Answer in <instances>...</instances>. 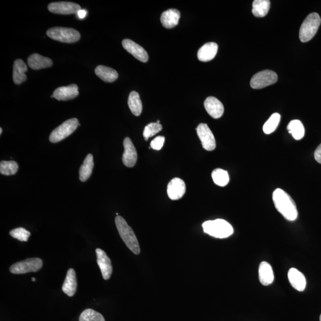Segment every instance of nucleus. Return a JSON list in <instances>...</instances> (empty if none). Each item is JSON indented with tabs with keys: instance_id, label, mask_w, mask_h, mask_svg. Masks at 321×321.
Masks as SVG:
<instances>
[{
	"instance_id": "9",
	"label": "nucleus",
	"mask_w": 321,
	"mask_h": 321,
	"mask_svg": "<svg viewBox=\"0 0 321 321\" xmlns=\"http://www.w3.org/2000/svg\"><path fill=\"white\" fill-rule=\"evenodd\" d=\"M199 138L201 141L202 147L205 150L211 151L216 149V142L214 134L207 124L201 123L196 128Z\"/></svg>"
},
{
	"instance_id": "2",
	"label": "nucleus",
	"mask_w": 321,
	"mask_h": 321,
	"mask_svg": "<svg viewBox=\"0 0 321 321\" xmlns=\"http://www.w3.org/2000/svg\"><path fill=\"white\" fill-rule=\"evenodd\" d=\"M115 223L118 233L127 248L134 254L139 255L140 252L139 244L132 229L121 216H118L115 217Z\"/></svg>"
},
{
	"instance_id": "11",
	"label": "nucleus",
	"mask_w": 321,
	"mask_h": 321,
	"mask_svg": "<svg viewBox=\"0 0 321 321\" xmlns=\"http://www.w3.org/2000/svg\"><path fill=\"white\" fill-rule=\"evenodd\" d=\"M122 46L127 52L129 53L140 62L145 63L148 61L149 56L145 50L134 41L125 39L122 41Z\"/></svg>"
},
{
	"instance_id": "21",
	"label": "nucleus",
	"mask_w": 321,
	"mask_h": 321,
	"mask_svg": "<svg viewBox=\"0 0 321 321\" xmlns=\"http://www.w3.org/2000/svg\"><path fill=\"white\" fill-rule=\"evenodd\" d=\"M77 278L75 271L70 268L67 271L65 280H64L62 290L67 296L72 297L77 290Z\"/></svg>"
},
{
	"instance_id": "41",
	"label": "nucleus",
	"mask_w": 321,
	"mask_h": 321,
	"mask_svg": "<svg viewBox=\"0 0 321 321\" xmlns=\"http://www.w3.org/2000/svg\"><path fill=\"white\" fill-rule=\"evenodd\" d=\"M320 321H321V314L320 315Z\"/></svg>"
},
{
	"instance_id": "15",
	"label": "nucleus",
	"mask_w": 321,
	"mask_h": 321,
	"mask_svg": "<svg viewBox=\"0 0 321 321\" xmlns=\"http://www.w3.org/2000/svg\"><path fill=\"white\" fill-rule=\"evenodd\" d=\"M204 107L209 115L216 119L220 118L224 114V108L222 102L214 96H210L205 99Z\"/></svg>"
},
{
	"instance_id": "19",
	"label": "nucleus",
	"mask_w": 321,
	"mask_h": 321,
	"mask_svg": "<svg viewBox=\"0 0 321 321\" xmlns=\"http://www.w3.org/2000/svg\"><path fill=\"white\" fill-rule=\"evenodd\" d=\"M218 45L216 43H208L204 45L198 52V60L207 62L213 60L218 52Z\"/></svg>"
},
{
	"instance_id": "14",
	"label": "nucleus",
	"mask_w": 321,
	"mask_h": 321,
	"mask_svg": "<svg viewBox=\"0 0 321 321\" xmlns=\"http://www.w3.org/2000/svg\"><path fill=\"white\" fill-rule=\"evenodd\" d=\"M186 185L183 180L174 178L169 182L168 186V194L172 200H179L185 194Z\"/></svg>"
},
{
	"instance_id": "7",
	"label": "nucleus",
	"mask_w": 321,
	"mask_h": 321,
	"mask_svg": "<svg viewBox=\"0 0 321 321\" xmlns=\"http://www.w3.org/2000/svg\"><path fill=\"white\" fill-rule=\"evenodd\" d=\"M43 262L39 258H29L12 265L10 271L14 274L37 272L43 267Z\"/></svg>"
},
{
	"instance_id": "36",
	"label": "nucleus",
	"mask_w": 321,
	"mask_h": 321,
	"mask_svg": "<svg viewBox=\"0 0 321 321\" xmlns=\"http://www.w3.org/2000/svg\"><path fill=\"white\" fill-rule=\"evenodd\" d=\"M314 157L317 163L321 164V143L314 151Z\"/></svg>"
},
{
	"instance_id": "29",
	"label": "nucleus",
	"mask_w": 321,
	"mask_h": 321,
	"mask_svg": "<svg viewBox=\"0 0 321 321\" xmlns=\"http://www.w3.org/2000/svg\"><path fill=\"white\" fill-rule=\"evenodd\" d=\"M212 178L215 184L224 187L229 184L230 178L229 173L226 170L221 169L214 170L212 173Z\"/></svg>"
},
{
	"instance_id": "35",
	"label": "nucleus",
	"mask_w": 321,
	"mask_h": 321,
	"mask_svg": "<svg viewBox=\"0 0 321 321\" xmlns=\"http://www.w3.org/2000/svg\"><path fill=\"white\" fill-rule=\"evenodd\" d=\"M165 142V137L163 136H159L152 140L150 146L154 150H159L162 149Z\"/></svg>"
},
{
	"instance_id": "23",
	"label": "nucleus",
	"mask_w": 321,
	"mask_h": 321,
	"mask_svg": "<svg viewBox=\"0 0 321 321\" xmlns=\"http://www.w3.org/2000/svg\"><path fill=\"white\" fill-rule=\"evenodd\" d=\"M28 71L27 64L21 59L16 60L14 65L13 78L16 85H21L27 79L25 72Z\"/></svg>"
},
{
	"instance_id": "31",
	"label": "nucleus",
	"mask_w": 321,
	"mask_h": 321,
	"mask_svg": "<svg viewBox=\"0 0 321 321\" xmlns=\"http://www.w3.org/2000/svg\"><path fill=\"white\" fill-rule=\"evenodd\" d=\"M281 119L280 115L278 113L273 114L263 127L265 134H271L277 128Z\"/></svg>"
},
{
	"instance_id": "20",
	"label": "nucleus",
	"mask_w": 321,
	"mask_h": 321,
	"mask_svg": "<svg viewBox=\"0 0 321 321\" xmlns=\"http://www.w3.org/2000/svg\"><path fill=\"white\" fill-rule=\"evenodd\" d=\"M28 64L32 69L40 70L52 66L53 63L50 58L38 54H33L28 57Z\"/></svg>"
},
{
	"instance_id": "26",
	"label": "nucleus",
	"mask_w": 321,
	"mask_h": 321,
	"mask_svg": "<svg viewBox=\"0 0 321 321\" xmlns=\"http://www.w3.org/2000/svg\"><path fill=\"white\" fill-rule=\"evenodd\" d=\"M128 105L132 113L139 116L142 112V104L139 94L136 91L130 92L128 99Z\"/></svg>"
},
{
	"instance_id": "30",
	"label": "nucleus",
	"mask_w": 321,
	"mask_h": 321,
	"mask_svg": "<svg viewBox=\"0 0 321 321\" xmlns=\"http://www.w3.org/2000/svg\"><path fill=\"white\" fill-rule=\"evenodd\" d=\"M19 169L18 164L15 160H2L0 163V173L3 175H15Z\"/></svg>"
},
{
	"instance_id": "13",
	"label": "nucleus",
	"mask_w": 321,
	"mask_h": 321,
	"mask_svg": "<svg viewBox=\"0 0 321 321\" xmlns=\"http://www.w3.org/2000/svg\"><path fill=\"white\" fill-rule=\"evenodd\" d=\"M96 254L97 256V263L102 273V277L105 280L110 278L112 273L111 261L109 257L106 254L103 250L96 249Z\"/></svg>"
},
{
	"instance_id": "18",
	"label": "nucleus",
	"mask_w": 321,
	"mask_h": 321,
	"mask_svg": "<svg viewBox=\"0 0 321 321\" xmlns=\"http://www.w3.org/2000/svg\"><path fill=\"white\" fill-rule=\"evenodd\" d=\"M180 18L181 13L178 10L171 9L163 13L160 16V22L164 27L172 29L178 25Z\"/></svg>"
},
{
	"instance_id": "4",
	"label": "nucleus",
	"mask_w": 321,
	"mask_h": 321,
	"mask_svg": "<svg viewBox=\"0 0 321 321\" xmlns=\"http://www.w3.org/2000/svg\"><path fill=\"white\" fill-rule=\"evenodd\" d=\"M321 23L320 16L316 13H312L305 19L299 31L300 40L302 43L310 41L316 35Z\"/></svg>"
},
{
	"instance_id": "16",
	"label": "nucleus",
	"mask_w": 321,
	"mask_h": 321,
	"mask_svg": "<svg viewBox=\"0 0 321 321\" xmlns=\"http://www.w3.org/2000/svg\"><path fill=\"white\" fill-rule=\"evenodd\" d=\"M78 86L75 84L57 88L53 93L54 98L59 101H67L79 95Z\"/></svg>"
},
{
	"instance_id": "6",
	"label": "nucleus",
	"mask_w": 321,
	"mask_h": 321,
	"mask_svg": "<svg viewBox=\"0 0 321 321\" xmlns=\"http://www.w3.org/2000/svg\"><path fill=\"white\" fill-rule=\"evenodd\" d=\"M79 126V120L76 118L64 121L51 132L49 139L51 142H60L72 134Z\"/></svg>"
},
{
	"instance_id": "28",
	"label": "nucleus",
	"mask_w": 321,
	"mask_h": 321,
	"mask_svg": "<svg viewBox=\"0 0 321 321\" xmlns=\"http://www.w3.org/2000/svg\"><path fill=\"white\" fill-rule=\"evenodd\" d=\"M287 130L297 140H301L304 136V127L300 120L291 121L287 126Z\"/></svg>"
},
{
	"instance_id": "34",
	"label": "nucleus",
	"mask_w": 321,
	"mask_h": 321,
	"mask_svg": "<svg viewBox=\"0 0 321 321\" xmlns=\"http://www.w3.org/2000/svg\"><path fill=\"white\" fill-rule=\"evenodd\" d=\"M10 235L21 242H27L31 236V233L24 228L19 227L11 231Z\"/></svg>"
},
{
	"instance_id": "17",
	"label": "nucleus",
	"mask_w": 321,
	"mask_h": 321,
	"mask_svg": "<svg viewBox=\"0 0 321 321\" xmlns=\"http://www.w3.org/2000/svg\"><path fill=\"white\" fill-rule=\"evenodd\" d=\"M288 278L291 286L296 290L303 291L306 286V280L304 275L298 269L291 268L288 272Z\"/></svg>"
},
{
	"instance_id": "38",
	"label": "nucleus",
	"mask_w": 321,
	"mask_h": 321,
	"mask_svg": "<svg viewBox=\"0 0 321 321\" xmlns=\"http://www.w3.org/2000/svg\"><path fill=\"white\" fill-rule=\"evenodd\" d=\"M2 133H3V129H2V128H0V134H2Z\"/></svg>"
},
{
	"instance_id": "5",
	"label": "nucleus",
	"mask_w": 321,
	"mask_h": 321,
	"mask_svg": "<svg viewBox=\"0 0 321 321\" xmlns=\"http://www.w3.org/2000/svg\"><path fill=\"white\" fill-rule=\"evenodd\" d=\"M48 37L55 41L64 43H73L78 41L80 34L78 31L73 28L54 27L47 32Z\"/></svg>"
},
{
	"instance_id": "25",
	"label": "nucleus",
	"mask_w": 321,
	"mask_h": 321,
	"mask_svg": "<svg viewBox=\"0 0 321 321\" xmlns=\"http://www.w3.org/2000/svg\"><path fill=\"white\" fill-rule=\"evenodd\" d=\"M94 157L92 154L89 153L86 156L83 165L79 170L80 181L85 182L89 179L92 175L93 169H94Z\"/></svg>"
},
{
	"instance_id": "39",
	"label": "nucleus",
	"mask_w": 321,
	"mask_h": 321,
	"mask_svg": "<svg viewBox=\"0 0 321 321\" xmlns=\"http://www.w3.org/2000/svg\"><path fill=\"white\" fill-rule=\"evenodd\" d=\"M32 281H36V279H35V278H32Z\"/></svg>"
},
{
	"instance_id": "12",
	"label": "nucleus",
	"mask_w": 321,
	"mask_h": 321,
	"mask_svg": "<svg viewBox=\"0 0 321 321\" xmlns=\"http://www.w3.org/2000/svg\"><path fill=\"white\" fill-rule=\"evenodd\" d=\"M124 151L122 160L127 168H133L136 165L137 159V154L135 147L129 137L125 138L123 141Z\"/></svg>"
},
{
	"instance_id": "33",
	"label": "nucleus",
	"mask_w": 321,
	"mask_h": 321,
	"mask_svg": "<svg viewBox=\"0 0 321 321\" xmlns=\"http://www.w3.org/2000/svg\"><path fill=\"white\" fill-rule=\"evenodd\" d=\"M163 129V126L160 124L156 123H150L147 125L144 128L143 135L144 140L147 141L149 138L155 136L156 134L159 132Z\"/></svg>"
},
{
	"instance_id": "22",
	"label": "nucleus",
	"mask_w": 321,
	"mask_h": 321,
	"mask_svg": "<svg viewBox=\"0 0 321 321\" xmlns=\"http://www.w3.org/2000/svg\"><path fill=\"white\" fill-rule=\"evenodd\" d=\"M259 280L263 285H268L274 280V272L269 263L262 262L259 266Z\"/></svg>"
},
{
	"instance_id": "8",
	"label": "nucleus",
	"mask_w": 321,
	"mask_h": 321,
	"mask_svg": "<svg viewBox=\"0 0 321 321\" xmlns=\"http://www.w3.org/2000/svg\"><path fill=\"white\" fill-rule=\"evenodd\" d=\"M277 80L278 76L275 72L266 70L255 74L250 80V85L253 89H262L274 84Z\"/></svg>"
},
{
	"instance_id": "24",
	"label": "nucleus",
	"mask_w": 321,
	"mask_h": 321,
	"mask_svg": "<svg viewBox=\"0 0 321 321\" xmlns=\"http://www.w3.org/2000/svg\"><path fill=\"white\" fill-rule=\"evenodd\" d=\"M95 72L96 76L105 82H113L118 77V73L114 69L102 65L96 67Z\"/></svg>"
},
{
	"instance_id": "3",
	"label": "nucleus",
	"mask_w": 321,
	"mask_h": 321,
	"mask_svg": "<svg viewBox=\"0 0 321 321\" xmlns=\"http://www.w3.org/2000/svg\"><path fill=\"white\" fill-rule=\"evenodd\" d=\"M202 227L205 233L216 238H227L234 232L232 225L223 219L205 221L202 224Z\"/></svg>"
},
{
	"instance_id": "37",
	"label": "nucleus",
	"mask_w": 321,
	"mask_h": 321,
	"mask_svg": "<svg viewBox=\"0 0 321 321\" xmlns=\"http://www.w3.org/2000/svg\"><path fill=\"white\" fill-rule=\"evenodd\" d=\"M78 16L80 19H83L85 18L86 15H87V12L85 11V10H80V11L78 13Z\"/></svg>"
},
{
	"instance_id": "40",
	"label": "nucleus",
	"mask_w": 321,
	"mask_h": 321,
	"mask_svg": "<svg viewBox=\"0 0 321 321\" xmlns=\"http://www.w3.org/2000/svg\"><path fill=\"white\" fill-rule=\"evenodd\" d=\"M156 123H158V124H160V121L159 120H157Z\"/></svg>"
},
{
	"instance_id": "32",
	"label": "nucleus",
	"mask_w": 321,
	"mask_h": 321,
	"mask_svg": "<svg viewBox=\"0 0 321 321\" xmlns=\"http://www.w3.org/2000/svg\"><path fill=\"white\" fill-rule=\"evenodd\" d=\"M79 321H105L104 317L100 313L96 311L87 309L80 314Z\"/></svg>"
},
{
	"instance_id": "10",
	"label": "nucleus",
	"mask_w": 321,
	"mask_h": 321,
	"mask_svg": "<svg viewBox=\"0 0 321 321\" xmlns=\"http://www.w3.org/2000/svg\"><path fill=\"white\" fill-rule=\"evenodd\" d=\"M48 11L53 14L60 15H72L78 14L81 10L80 6L72 2H54L48 6Z\"/></svg>"
},
{
	"instance_id": "1",
	"label": "nucleus",
	"mask_w": 321,
	"mask_h": 321,
	"mask_svg": "<svg viewBox=\"0 0 321 321\" xmlns=\"http://www.w3.org/2000/svg\"><path fill=\"white\" fill-rule=\"evenodd\" d=\"M275 207L285 219L293 221L297 219L298 211L296 204L287 192L277 189L272 194Z\"/></svg>"
},
{
	"instance_id": "27",
	"label": "nucleus",
	"mask_w": 321,
	"mask_h": 321,
	"mask_svg": "<svg viewBox=\"0 0 321 321\" xmlns=\"http://www.w3.org/2000/svg\"><path fill=\"white\" fill-rule=\"evenodd\" d=\"M269 0H255L253 2L252 14L258 18H263L268 14L270 9Z\"/></svg>"
}]
</instances>
